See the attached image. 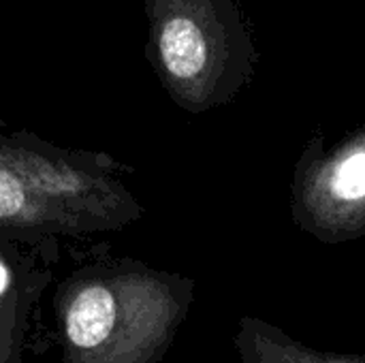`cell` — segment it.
Listing matches in <instances>:
<instances>
[{
    "instance_id": "5",
    "label": "cell",
    "mask_w": 365,
    "mask_h": 363,
    "mask_svg": "<svg viewBox=\"0 0 365 363\" xmlns=\"http://www.w3.org/2000/svg\"><path fill=\"white\" fill-rule=\"evenodd\" d=\"M235 344L244 363H365V357L312 351L257 319H242Z\"/></svg>"
},
{
    "instance_id": "3",
    "label": "cell",
    "mask_w": 365,
    "mask_h": 363,
    "mask_svg": "<svg viewBox=\"0 0 365 363\" xmlns=\"http://www.w3.org/2000/svg\"><path fill=\"white\" fill-rule=\"evenodd\" d=\"M158 73L188 111L225 105L250 83L259 60L235 0H150Z\"/></svg>"
},
{
    "instance_id": "4",
    "label": "cell",
    "mask_w": 365,
    "mask_h": 363,
    "mask_svg": "<svg viewBox=\"0 0 365 363\" xmlns=\"http://www.w3.org/2000/svg\"><path fill=\"white\" fill-rule=\"evenodd\" d=\"M293 214L302 229L327 244L365 233V126L329 152L312 139L295 169Z\"/></svg>"
},
{
    "instance_id": "6",
    "label": "cell",
    "mask_w": 365,
    "mask_h": 363,
    "mask_svg": "<svg viewBox=\"0 0 365 363\" xmlns=\"http://www.w3.org/2000/svg\"><path fill=\"white\" fill-rule=\"evenodd\" d=\"M45 282L47 276L38 274L32 263L26 261L13 285L0 293V363H21V347L32 306L36 304Z\"/></svg>"
},
{
    "instance_id": "1",
    "label": "cell",
    "mask_w": 365,
    "mask_h": 363,
    "mask_svg": "<svg viewBox=\"0 0 365 363\" xmlns=\"http://www.w3.org/2000/svg\"><path fill=\"white\" fill-rule=\"evenodd\" d=\"M141 214L101 165L36 141L0 139V237L36 244L56 235L120 229Z\"/></svg>"
},
{
    "instance_id": "2",
    "label": "cell",
    "mask_w": 365,
    "mask_h": 363,
    "mask_svg": "<svg viewBox=\"0 0 365 363\" xmlns=\"http://www.w3.org/2000/svg\"><path fill=\"white\" fill-rule=\"evenodd\" d=\"M66 363H156L186 315L190 291L137 263L79 274L60 291Z\"/></svg>"
}]
</instances>
